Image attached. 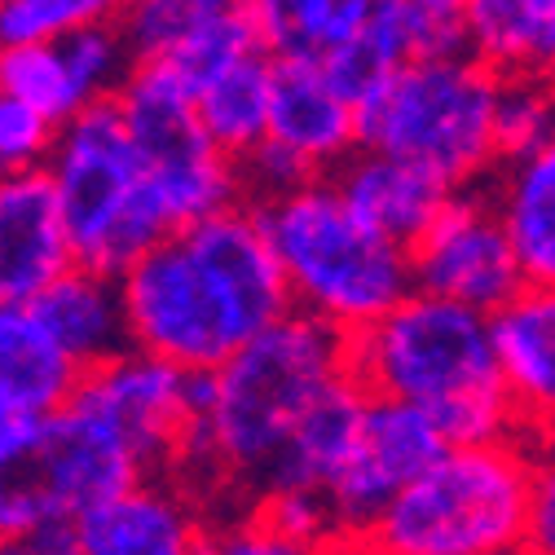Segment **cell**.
<instances>
[{"instance_id": "obj_1", "label": "cell", "mask_w": 555, "mask_h": 555, "mask_svg": "<svg viewBox=\"0 0 555 555\" xmlns=\"http://www.w3.org/2000/svg\"><path fill=\"white\" fill-rule=\"evenodd\" d=\"M128 349L164 358L190 375L225 362L247 335L292 309L256 203H234L172 230L119 273Z\"/></svg>"}, {"instance_id": "obj_2", "label": "cell", "mask_w": 555, "mask_h": 555, "mask_svg": "<svg viewBox=\"0 0 555 555\" xmlns=\"http://www.w3.org/2000/svg\"><path fill=\"white\" fill-rule=\"evenodd\" d=\"M344 339L335 326L287 309L225 362L194 375V428L172 476L212 516L260 490L300 410L349 371Z\"/></svg>"}, {"instance_id": "obj_3", "label": "cell", "mask_w": 555, "mask_h": 555, "mask_svg": "<svg viewBox=\"0 0 555 555\" xmlns=\"http://www.w3.org/2000/svg\"><path fill=\"white\" fill-rule=\"evenodd\" d=\"M344 358L371 397L420 405L450 446L520 437L494 366L490 318L467 305L405 292L388 313L344 339Z\"/></svg>"}, {"instance_id": "obj_4", "label": "cell", "mask_w": 555, "mask_h": 555, "mask_svg": "<svg viewBox=\"0 0 555 555\" xmlns=\"http://www.w3.org/2000/svg\"><path fill=\"white\" fill-rule=\"evenodd\" d=\"M269 247L283 264L292 309L353 335L414 292L410 251L371 230L331 177L256 203Z\"/></svg>"}, {"instance_id": "obj_5", "label": "cell", "mask_w": 555, "mask_h": 555, "mask_svg": "<svg viewBox=\"0 0 555 555\" xmlns=\"http://www.w3.org/2000/svg\"><path fill=\"white\" fill-rule=\"evenodd\" d=\"M533 450L520 437L450 446L379 512L362 546L384 555H525Z\"/></svg>"}, {"instance_id": "obj_6", "label": "cell", "mask_w": 555, "mask_h": 555, "mask_svg": "<svg viewBox=\"0 0 555 555\" xmlns=\"http://www.w3.org/2000/svg\"><path fill=\"white\" fill-rule=\"evenodd\" d=\"M499 72L476 53L414 57L353 102L358 146L401 155L450 190L485 185L499 168L494 102Z\"/></svg>"}, {"instance_id": "obj_7", "label": "cell", "mask_w": 555, "mask_h": 555, "mask_svg": "<svg viewBox=\"0 0 555 555\" xmlns=\"http://www.w3.org/2000/svg\"><path fill=\"white\" fill-rule=\"evenodd\" d=\"M44 177L57 194L80 264L119 273L132 256L172 234V221L155 198L111 98L57 124Z\"/></svg>"}, {"instance_id": "obj_8", "label": "cell", "mask_w": 555, "mask_h": 555, "mask_svg": "<svg viewBox=\"0 0 555 555\" xmlns=\"http://www.w3.org/2000/svg\"><path fill=\"white\" fill-rule=\"evenodd\" d=\"M111 102L172 230H185L247 198L238 159H230L203 132L194 115V93L159 57H137Z\"/></svg>"}, {"instance_id": "obj_9", "label": "cell", "mask_w": 555, "mask_h": 555, "mask_svg": "<svg viewBox=\"0 0 555 555\" xmlns=\"http://www.w3.org/2000/svg\"><path fill=\"white\" fill-rule=\"evenodd\" d=\"M410 278L414 292L467 305L485 318L525 287L520 260L490 190L467 185L441 203L428 230L410 243Z\"/></svg>"}, {"instance_id": "obj_10", "label": "cell", "mask_w": 555, "mask_h": 555, "mask_svg": "<svg viewBox=\"0 0 555 555\" xmlns=\"http://www.w3.org/2000/svg\"><path fill=\"white\" fill-rule=\"evenodd\" d=\"M446 450L450 441L420 405L366 392V414H362L353 454L344 459V467L322 490L335 512L339 542H362L366 529L379 520V512Z\"/></svg>"}, {"instance_id": "obj_11", "label": "cell", "mask_w": 555, "mask_h": 555, "mask_svg": "<svg viewBox=\"0 0 555 555\" xmlns=\"http://www.w3.org/2000/svg\"><path fill=\"white\" fill-rule=\"evenodd\" d=\"M76 388L124 433L142 467L172 472L194 428V375L151 358L142 349H119L115 358L85 366Z\"/></svg>"}, {"instance_id": "obj_12", "label": "cell", "mask_w": 555, "mask_h": 555, "mask_svg": "<svg viewBox=\"0 0 555 555\" xmlns=\"http://www.w3.org/2000/svg\"><path fill=\"white\" fill-rule=\"evenodd\" d=\"M27 459L40 476V485L49 490L57 516H66V520L102 503L106 494L124 490V485L151 476L142 467V459L132 454V446L124 441V433L80 388L66 392V401L36 424Z\"/></svg>"}, {"instance_id": "obj_13", "label": "cell", "mask_w": 555, "mask_h": 555, "mask_svg": "<svg viewBox=\"0 0 555 555\" xmlns=\"http://www.w3.org/2000/svg\"><path fill=\"white\" fill-rule=\"evenodd\" d=\"M85 555H203L207 512L172 472H155L72 516Z\"/></svg>"}, {"instance_id": "obj_14", "label": "cell", "mask_w": 555, "mask_h": 555, "mask_svg": "<svg viewBox=\"0 0 555 555\" xmlns=\"http://www.w3.org/2000/svg\"><path fill=\"white\" fill-rule=\"evenodd\" d=\"M490 349L520 441L542 446L555 437V287L525 283L490 313Z\"/></svg>"}, {"instance_id": "obj_15", "label": "cell", "mask_w": 555, "mask_h": 555, "mask_svg": "<svg viewBox=\"0 0 555 555\" xmlns=\"http://www.w3.org/2000/svg\"><path fill=\"white\" fill-rule=\"evenodd\" d=\"M269 142L300 155L318 177H326L344 155L358 151L353 102L344 98L322 62L269 57Z\"/></svg>"}, {"instance_id": "obj_16", "label": "cell", "mask_w": 555, "mask_h": 555, "mask_svg": "<svg viewBox=\"0 0 555 555\" xmlns=\"http://www.w3.org/2000/svg\"><path fill=\"white\" fill-rule=\"evenodd\" d=\"M72 264V234L44 168L0 177V300H31Z\"/></svg>"}, {"instance_id": "obj_17", "label": "cell", "mask_w": 555, "mask_h": 555, "mask_svg": "<svg viewBox=\"0 0 555 555\" xmlns=\"http://www.w3.org/2000/svg\"><path fill=\"white\" fill-rule=\"evenodd\" d=\"M326 177L339 185L344 203L371 230L401 243L405 251L441 212V203L454 194L437 172L410 164L401 155H388V151H371V146H358L353 155H344Z\"/></svg>"}, {"instance_id": "obj_18", "label": "cell", "mask_w": 555, "mask_h": 555, "mask_svg": "<svg viewBox=\"0 0 555 555\" xmlns=\"http://www.w3.org/2000/svg\"><path fill=\"white\" fill-rule=\"evenodd\" d=\"M27 305L40 318V326L53 335L57 349L80 371L128 349V326H124L115 273H102V269L76 260Z\"/></svg>"}, {"instance_id": "obj_19", "label": "cell", "mask_w": 555, "mask_h": 555, "mask_svg": "<svg viewBox=\"0 0 555 555\" xmlns=\"http://www.w3.org/2000/svg\"><path fill=\"white\" fill-rule=\"evenodd\" d=\"M366 414V388L344 371L335 375L292 424V433L278 446L269 472L260 485H309V490H326L331 476L353 454V441L362 433Z\"/></svg>"}, {"instance_id": "obj_20", "label": "cell", "mask_w": 555, "mask_h": 555, "mask_svg": "<svg viewBox=\"0 0 555 555\" xmlns=\"http://www.w3.org/2000/svg\"><path fill=\"white\" fill-rule=\"evenodd\" d=\"M490 198L512 238L525 283L555 287V132L538 151L494 168Z\"/></svg>"}, {"instance_id": "obj_21", "label": "cell", "mask_w": 555, "mask_h": 555, "mask_svg": "<svg viewBox=\"0 0 555 555\" xmlns=\"http://www.w3.org/2000/svg\"><path fill=\"white\" fill-rule=\"evenodd\" d=\"M80 366L40 326L27 300H0V401L44 420L76 388Z\"/></svg>"}, {"instance_id": "obj_22", "label": "cell", "mask_w": 555, "mask_h": 555, "mask_svg": "<svg viewBox=\"0 0 555 555\" xmlns=\"http://www.w3.org/2000/svg\"><path fill=\"white\" fill-rule=\"evenodd\" d=\"M375 0H247V18L269 57L326 62L349 40Z\"/></svg>"}, {"instance_id": "obj_23", "label": "cell", "mask_w": 555, "mask_h": 555, "mask_svg": "<svg viewBox=\"0 0 555 555\" xmlns=\"http://www.w3.org/2000/svg\"><path fill=\"white\" fill-rule=\"evenodd\" d=\"M194 115L203 132L230 155L243 159L269 132V53L234 62L225 76L194 93Z\"/></svg>"}, {"instance_id": "obj_24", "label": "cell", "mask_w": 555, "mask_h": 555, "mask_svg": "<svg viewBox=\"0 0 555 555\" xmlns=\"http://www.w3.org/2000/svg\"><path fill=\"white\" fill-rule=\"evenodd\" d=\"M405 62H410L405 0H375L371 14L362 18V27L322 62V72H326V80L344 98L358 102L366 89L388 80L397 66H405Z\"/></svg>"}, {"instance_id": "obj_25", "label": "cell", "mask_w": 555, "mask_h": 555, "mask_svg": "<svg viewBox=\"0 0 555 555\" xmlns=\"http://www.w3.org/2000/svg\"><path fill=\"white\" fill-rule=\"evenodd\" d=\"M463 23H467V44L480 62H490L499 76L525 72L529 49L551 18L555 0H459Z\"/></svg>"}, {"instance_id": "obj_26", "label": "cell", "mask_w": 555, "mask_h": 555, "mask_svg": "<svg viewBox=\"0 0 555 555\" xmlns=\"http://www.w3.org/2000/svg\"><path fill=\"white\" fill-rule=\"evenodd\" d=\"M251 53H264V49H260V36H256L247 10H238V14H221V18H207V23L190 27L164 53H151V57H159L190 93H198L203 85H212L234 62H243Z\"/></svg>"}, {"instance_id": "obj_27", "label": "cell", "mask_w": 555, "mask_h": 555, "mask_svg": "<svg viewBox=\"0 0 555 555\" xmlns=\"http://www.w3.org/2000/svg\"><path fill=\"white\" fill-rule=\"evenodd\" d=\"M0 89L23 98L27 106H36L40 115H49L53 124L72 119L80 106L72 76H66V62L57 40H27V44H0Z\"/></svg>"}, {"instance_id": "obj_28", "label": "cell", "mask_w": 555, "mask_h": 555, "mask_svg": "<svg viewBox=\"0 0 555 555\" xmlns=\"http://www.w3.org/2000/svg\"><path fill=\"white\" fill-rule=\"evenodd\" d=\"M555 132V85L538 76H503L494 102V151L499 164L538 151Z\"/></svg>"}, {"instance_id": "obj_29", "label": "cell", "mask_w": 555, "mask_h": 555, "mask_svg": "<svg viewBox=\"0 0 555 555\" xmlns=\"http://www.w3.org/2000/svg\"><path fill=\"white\" fill-rule=\"evenodd\" d=\"M57 49H62L66 76H72V89H76L80 106H93V102L115 98V89L128 76V66L137 62V53L128 49V40H124V31H119L115 18L62 36Z\"/></svg>"}, {"instance_id": "obj_30", "label": "cell", "mask_w": 555, "mask_h": 555, "mask_svg": "<svg viewBox=\"0 0 555 555\" xmlns=\"http://www.w3.org/2000/svg\"><path fill=\"white\" fill-rule=\"evenodd\" d=\"M238 10H247V0H124L115 23L137 57H151V53H164L190 27L221 14H238Z\"/></svg>"}, {"instance_id": "obj_31", "label": "cell", "mask_w": 555, "mask_h": 555, "mask_svg": "<svg viewBox=\"0 0 555 555\" xmlns=\"http://www.w3.org/2000/svg\"><path fill=\"white\" fill-rule=\"evenodd\" d=\"M124 0H0V44L62 40L80 27L119 18Z\"/></svg>"}, {"instance_id": "obj_32", "label": "cell", "mask_w": 555, "mask_h": 555, "mask_svg": "<svg viewBox=\"0 0 555 555\" xmlns=\"http://www.w3.org/2000/svg\"><path fill=\"white\" fill-rule=\"evenodd\" d=\"M203 555H344V542H305L269 525L251 503L225 507L207 525Z\"/></svg>"}, {"instance_id": "obj_33", "label": "cell", "mask_w": 555, "mask_h": 555, "mask_svg": "<svg viewBox=\"0 0 555 555\" xmlns=\"http://www.w3.org/2000/svg\"><path fill=\"white\" fill-rule=\"evenodd\" d=\"M269 525H278L292 538L305 542H339V525L335 512L326 503L322 490H309V485H260V490L247 499Z\"/></svg>"}, {"instance_id": "obj_34", "label": "cell", "mask_w": 555, "mask_h": 555, "mask_svg": "<svg viewBox=\"0 0 555 555\" xmlns=\"http://www.w3.org/2000/svg\"><path fill=\"white\" fill-rule=\"evenodd\" d=\"M31 446V441H27ZM27 446L10 459H0V538H14V533H31L49 520H66L57 516L49 490L40 485L31 459H27Z\"/></svg>"}, {"instance_id": "obj_35", "label": "cell", "mask_w": 555, "mask_h": 555, "mask_svg": "<svg viewBox=\"0 0 555 555\" xmlns=\"http://www.w3.org/2000/svg\"><path fill=\"white\" fill-rule=\"evenodd\" d=\"M53 132H57V124L49 115H40L23 98L0 89V177L27 172V168H44V155L53 146Z\"/></svg>"}, {"instance_id": "obj_36", "label": "cell", "mask_w": 555, "mask_h": 555, "mask_svg": "<svg viewBox=\"0 0 555 555\" xmlns=\"http://www.w3.org/2000/svg\"><path fill=\"white\" fill-rule=\"evenodd\" d=\"M405 31H410V62L472 53L459 0H405Z\"/></svg>"}, {"instance_id": "obj_37", "label": "cell", "mask_w": 555, "mask_h": 555, "mask_svg": "<svg viewBox=\"0 0 555 555\" xmlns=\"http://www.w3.org/2000/svg\"><path fill=\"white\" fill-rule=\"evenodd\" d=\"M238 177H243V190H247V203H260V198H273V194H287L305 181H313L318 172L292 155L287 146H278V142H256L243 159H238Z\"/></svg>"}, {"instance_id": "obj_38", "label": "cell", "mask_w": 555, "mask_h": 555, "mask_svg": "<svg viewBox=\"0 0 555 555\" xmlns=\"http://www.w3.org/2000/svg\"><path fill=\"white\" fill-rule=\"evenodd\" d=\"M529 450H533V490H529L525 555H555V437Z\"/></svg>"}, {"instance_id": "obj_39", "label": "cell", "mask_w": 555, "mask_h": 555, "mask_svg": "<svg viewBox=\"0 0 555 555\" xmlns=\"http://www.w3.org/2000/svg\"><path fill=\"white\" fill-rule=\"evenodd\" d=\"M0 555H85L72 520H49L31 533L0 538Z\"/></svg>"}, {"instance_id": "obj_40", "label": "cell", "mask_w": 555, "mask_h": 555, "mask_svg": "<svg viewBox=\"0 0 555 555\" xmlns=\"http://www.w3.org/2000/svg\"><path fill=\"white\" fill-rule=\"evenodd\" d=\"M36 424H40V420H31V414H18L14 405L0 401V459L18 454V450L36 437Z\"/></svg>"}, {"instance_id": "obj_41", "label": "cell", "mask_w": 555, "mask_h": 555, "mask_svg": "<svg viewBox=\"0 0 555 555\" xmlns=\"http://www.w3.org/2000/svg\"><path fill=\"white\" fill-rule=\"evenodd\" d=\"M525 76H538V80H551L555 85V10H551V18L542 23V31H538V40L529 49Z\"/></svg>"}, {"instance_id": "obj_42", "label": "cell", "mask_w": 555, "mask_h": 555, "mask_svg": "<svg viewBox=\"0 0 555 555\" xmlns=\"http://www.w3.org/2000/svg\"><path fill=\"white\" fill-rule=\"evenodd\" d=\"M344 555H384V551H371L362 542H344Z\"/></svg>"}]
</instances>
